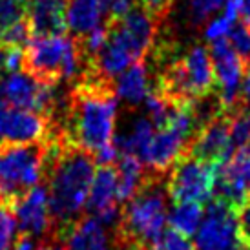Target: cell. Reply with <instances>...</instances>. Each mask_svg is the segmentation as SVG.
Listing matches in <instances>:
<instances>
[{"mask_svg": "<svg viewBox=\"0 0 250 250\" xmlns=\"http://www.w3.org/2000/svg\"><path fill=\"white\" fill-rule=\"evenodd\" d=\"M95 174V155L71 145L62 130L48 139L46 187L51 212V239L64 241L66 232L77 221L86 205L90 185Z\"/></svg>", "mask_w": 250, "mask_h": 250, "instance_id": "6da1fadb", "label": "cell"}, {"mask_svg": "<svg viewBox=\"0 0 250 250\" xmlns=\"http://www.w3.org/2000/svg\"><path fill=\"white\" fill-rule=\"evenodd\" d=\"M115 117V84L93 75H81L64 101V123L59 126L71 145L95 155L113 145Z\"/></svg>", "mask_w": 250, "mask_h": 250, "instance_id": "7a4b0ae2", "label": "cell"}, {"mask_svg": "<svg viewBox=\"0 0 250 250\" xmlns=\"http://www.w3.org/2000/svg\"><path fill=\"white\" fill-rule=\"evenodd\" d=\"M167 223V185L161 183V174L152 172L121 210L115 243L137 245L146 250L165 232Z\"/></svg>", "mask_w": 250, "mask_h": 250, "instance_id": "3957f363", "label": "cell"}, {"mask_svg": "<svg viewBox=\"0 0 250 250\" xmlns=\"http://www.w3.org/2000/svg\"><path fill=\"white\" fill-rule=\"evenodd\" d=\"M48 141L0 143V207L11 212L46 172Z\"/></svg>", "mask_w": 250, "mask_h": 250, "instance_id": "277c9868", "label": "cell"}, {"mask_svg": "<svg viewBox=\"0 0 250 250\" xmlns=\"http://www.w3.org/2000/svg\"><path fill=\"white\" fill-rule=\"evenodd\" d=\"M22 70L37 81L57 86L84 70V57L77 39L66 35L33 37L22 51Z\"/></svg>", "mask_w": 250, "mask_h": 250, "instance_id": "5b68a950", "label": "cell"}, {"mask_svg": "<svg viewBox=\"0 0 250 250\" xmlns=\"http://www.w3.org/2000/svg\"><path fill=\"white\" fill-rule=\"evenodd\" d=\"M214 88L215 73L208 48L194 46L163 68L155 91L172 101H203Z\"/></svg>", "mask_w": 250, "mask_h": 250, "instance_id": "8992f818", "label": "cell"}, {"mask_svg": "<svg viewBox=\"0 0 250 250\" xmlns=\"http://www.w3.org/2000/svg\"><path fill=\"white\" fill-rule=\"evenodd\" d=\"M217 165L183 153L172 167V174L167 183V194L172 201L207 203L214 194V181Z\"/></svg>", "mask_w": 250, "mask_h": 250, "instance_id": "52a82bcc", "label": "cell"}, {"mask_svg": "<svg viewBox=\"0 0 250 250\" xmlns=\"http://www.w3.org/2000/svg\"><path fill=\"white\" fill-rule=\"evenodd\" d=\"M197 250H243L237 234L236 208L230 203L214 197L205 210L195 232Z\"/></svg>", "mask_w": 250, "mask_h": 250, "instance_id": "ba28073f", "label": "cell"}, {"mask_svg": "<svg viewBox=\"0 0 250 250\" xmlns=\"http://www.w3.org/2000/svg\"><path fill=\"white\" fill-rule=\"evenodd\" d=\"M210 57L214 64L215 86H217V103L221 110L230 111L243 103L239 95V86L243 83L247 62L243 57L232 48L229 39H215L212 41Z\"/></svg>", "mask_w": 250, "mask_h": 250, "instance_id": "9c48e42d", "label": "cell"}, {"mask_svg": "<svg viewBox=\"0 0 250 250\" xmlns=\"http://www.w3.org/2000/svg\"><path fill=\"white\" fill-rule=\"evenodd\" d=\"M0 99L7 104L37 111L51 119L57 111L55 86L41 83L26 71H15L0 79Z\"/></svg>", "mask_w": 250, "mask_h": 250, "instance_id": "30bf717a", "label": "cell"}, {"mask_svg": "<svg viewBox=\"0 0 250 250\" xmlns=\"http://www.w3.org/2000/svg\"><path fill=\"white\" fill-rule=\"evenodd\" d=\"M55 123L48 115L7 104L0 99V137L9 143L48 141Z\"/></svg>", "mask_w": 250, "mask_h": 250, "instance_id": "8fae6325", "label": "cell"}, {"mask_svg": "<svg viewBox=\"0 0 250 250\" xmlns=\"http://www.w3.org/2000/svg\"><path fill=\"white\" fill-rule=\"evenodd\" d=\"M187 152L217 167L229 161L234 153L230 145V111L219 110L205 121L194 133Z\"/></svg>", "mask_w": 250, "mask_h": 250, "instance_id": "7c38bea8", "label": "cell"}, {"mask_svg": "<svg viewBox=\"0 0 250 250\" xmlns=\"http://www.w3.org/2000/svg\"><path fill=\"white\" fill-rule=\"evenodd\" d=\"M88 210L103 225H113L121 215L117 197V170L115 165H101L93 174L86 199Z\"/></svg>", "mask_w": 250, "mask_h": 250, "instance_id": "4fadbf2b", "label": "cell"}, {"mask_svg": "<svg viewBox=\"0 0 250 250\" xmlns=\"http://www.w3.org/2000/svg\"><path fill=\"white\" fill-rule=\"evenodd\" d=\"M21 234L41 237L51 234V212L46 185H37L11 208Z\"/></svg>", "mask_w": 250, "mask_h": 250, "instance_id": "5bb4252c", "label": "cell"}, {"mask_svg": "<svg viewBox=\"0 0 250 250\" xmlns=\"http://www.w3.org/2000/svg\"><path fill=\"white\" fill-rule=\"evenodd\" d=\"M68 0H28L26 22L33 37H53L66 33Z\"/></svg>", "mask_w": 250, "mask_h": 250, "instance_id": "9a60e30c", "label": "cell"}, {"mask_svg": "<svg viewBox=\"0 0 250 250\" xmlns=\"http://www.w3.org/2000/svg\"><path fill=\"white\" fill-rule=\"evenodd\" d=\"M108 22V0H68L66 28L73 39H83Z\"/></svg>", "mask_w": 250, "mask_h": 250, "instance_id": "2e32d148", "label": "cell"}, {"mask_svg": "<svg viewBox=\"0 0 250 250\" xmlns=\"http://www.w3.org/2000/svg\"><path fill=\"white\" fill-rule=\"evenodd\" d=\"M66 250H108V237L93 215L81 217L70 227L64 236Z\"/></svg>", "mask_w": 250, "mask_h": 250, "instance_id": "e0dca14e", "label": "cell"}, {"mask_svg": "<svg viewBox=\"0 0 250 250\" xmlns=\"http://www.w3.org/2000/svg\"><path fill=\"white\" fill-rule=\"evenodd\" d=\"M115 95L130 106H137L146 101V97L150 95V84L145 59L130 64L128 70L121 73L115 84Z\"/></svg>", "mask_w": 250, "mask_h": 250, "instance_id": "ac0fdd59", "label": "cell"}, {"mask_svg": "<svg viewBox=\"0 0 250 250\" xmlns=\"http://www.w3.org/2000/svg\"><path fill=\"white\" fill-rule=\"evenodd\" d=\"M119 155L121 157L115 165V170H117V197L121 203L128 201L135 195L146 175L143 172V161L137 155L132 153H119Z\"/></svg>", "mask_w": 250, "mask_h": 250, "instance_id": "d6986e66", "label": "cell"}, {"mask_svg": "<svg viewBox=\"0 0 250 250\" xmlns=\"http://www.w3.org/2000/svg\"><path fill=\"white\" fill-rule=\"evenodd\" d=\"M153 133H155V126L150 117H137L125 133L113 137V145L119 153H132L141 159V153L145 152Z\"/></svg>", "mask_w": 250, "mask_h": 250, "instance_id": "ffe728a7", "label": "cell"}, {"mask_svg": "<svg viewBox=\"0 0 250 250\" xmlns=\"http://www.w3.org/2000/svg\"><path fill=\"white\" fill-rule=\"evenodd\" d=\"M205 215L203 203L197 201H175L174 208L168 212V225L170 229L177 230L185 236H194Z\"/></svg>", "mask_w": 250, "mask_h": 250, "instance_id": "44dd1931", "label": "cell"}, {"mask_svg": "<svg viewBox=\"0 0 250 250\" xmlns=\"http://www.w3.org/2000/svg\"><path fill=\"white\" fill-rule=\"evenodd\" d=\"M230 145L234 152L250 145V106L245 103L230 110Z\"/></svg>", "mask_w": 250, "mask_h": 250, "instance_id": "7402d4cb", "label": "cell"}, {"mask_svg": "<svg viewBox=\"0 0 250 250\" xmlns=\"http://www.w3.org/2000/svg\"><path fill=\"white\" fill-rule=\"evenodd\" d=\"M237 15H239V0H229L227 2V7H225V15L215 19L208 28H207V33L205 37L208 41H215V39H221L230 31V28L234 26Z\"/></svg>", "mask_w": 250, "mask_h": 250, "instance_id": "603a6c76", "label": "cell"}, {"mask_svg": "<svg viewBox=\"0 0 250 250\" xmlns=\"http://www.w3.org/2000/svg\"><path fill=\"white\" fill-rule=\"evenodd\" d=\"M146 250H197L195 243L188 236L181 234L174 229H165L155 241Z\"/></svg>", "mask_w": 250, "mask_h": 250, "instance_id": "cb8c5ba5", "label": "cell"}, {"mask_svg": "<svg viewBox=\"0 0 250 250\" xmlns=\"http://www.w3.org/2000/svg\"><path fill=\"white\" fill-rule=\"evenodd\" d=\"M28 2L22 0H0V31L13 26L17 22L26 21Z\"/></svg>", "mask_w": 250, "mask_h": 250, "instance_id": "d4e9b609", "label": "cell"}, {"mask_svg": "<svg viewBox=\"0 0 250 250\" xmlns=\"http://www.w3.org/2000/svg\"><path fill=\"white\" fill-rule=\"evenodd\" d=\"M22 66V48L0 42V79L15 73Z\"/></svg>", "mask_w": 250, "mask_h": 250, "instance_id": "484cf974", "label": "cell"}, {"mask_svg": "<svg viewBox=\"0 0 250 250\" xmlns=\"http://www.w3.org/2000/svg\"><path fill=\"white\" fill-rule=\"evenodd\" d=\"M229 42L232 44V48L243 57L245 61H249L250 59V26L249 24L241 22V24H237V26H232L229 31Z\"/></svg>", "mask_w": 250, "mask_h": 250, "instance_id": "4316f807", "label": "cell"}, {"mask_svg": "<svg viewBox=\"0 0 250 250\" xmlns=\"http://www.w3.org/2000/svg\"><path fill=\"white\" fill-rule=\"evenodd\" d=\"M29 37H31V31H29L28 22L26 21L17 22L13 26H9V28L0 31V42L11 44V46H19V48L26 46V42L29 41Z\"/></svg>", "mask_w": 250, "mask_h": 250, "instance_id": "83f0119b", "label": "cell"}, {"mask_svg": "<svg viewBox=\"0 0 250 250\" xmlns=\"http://www.w3.org/2000/svg\"><path fill=\"white\" fill-rule=\"evenodd\" d=\"M15 229H17V221L13 214L7 208L0 207V250H11L15 243Z\"/></svg>", "mask_w": 250, "mask_h": 250, "instance_id": "f1b7e54d", "label": "cell"}, {"mask_svg": "<svg viewBox=\"0 0 250 250\" xmlns=\"http://www.w3.org/2000/svg\"><path fill=\"white\" fill-rule=\"evenodd\" d=\"M225 0H190V15L195 24L203 22L207 17L217 11Z\"/></svg>", "mask_w": 250, "mask_h": 250, "instance_id": "f546056e", "label": "cell"}, {"mask_svg": "<svg viewBox=\"0 0 250 250\" xmlns=\"http://www.w3.org/2000/svg\"><path fill=\"white\" fill-rule=\"evenodd\" d=\"M236 217L239 241L243 245V249H247V247H250V199H247L241 207H237Z\"/></svg>", "mask_w": 250, "mask_h": 250, "instance_id": "4dcf8cb0", "label": "cell"}, {"mask_svg": "<svg viewBox=\"0 0 250 250\" xmlns=\"http://www.w3.org/2000/svg\"><path fill=\"white\" fill-rule=\"evenodd\" d=\"M135 4L153 15L155 19L163 21V17H167L168 11L174 6V0H135Z\"/></svg>", "mask_w": 250, "mask_h": 250, "instance_id": "1f68e13d", "label": "cell"}, {"mask_svg": "<svg viewBox=\"0 0 250 250\" xmlns=\"http://www.w3.org/2000/svg\"><path fill=\"white\" fill-rule=\"evenodd\" d=\"M133 6L135 0H108V22L125 17Z\"/></svg>", "mask_w": 250, "mask_h": 250, "instance_id": "d6a6232c", "label": "cell"}, {"mask_svg": "<svg viewBox=\"0 0 250 250\" xmlns=\"http://www.w3.org/2000/svg\"><path fill=\"white\" fill-rule=\"evenodd\" d=\"M239 15L245 24L250 26V0H239Z\"/></svg>", "mask_w": 250, "mask_h": 250, "instance_id": "836d02e7", "label": "cell"}, {"mask_svg": "<svg viewBox=\"0 0 250 250\" xmlns=\"http://www.w3.org/2000/svg\"><path fill=\"white\" fill-rule=\"evenodd\" d=\"M39 250H66V249L61 245V241H53V239H51V243L41 245V247H39Z\"/></svg>", "mask_w": 250, "mask_h": 250, "instance_id": "e575fe53", "label": "cell"}, {"mask_svg": "<svg viewBox=\"0 0 250 250\" xmlns=\"http://www.w3.org/2000/svg\"><path fill=\"white\" fill-rule=\"evenodd\" d=\"M119 245V250H145L137 247V245H128V243H117Z\"/></svg>", "mask_w": 250, "mask_h": 250, "instance_id": "d590c367", "label": "cell"}, {"mask_svg": "<svg viewBox=\"0 0 250 250\" xmlns=\"http://www.w3.org/2000/svg\"><path fill=\"white\" fill-rule=\"evenodd\" d=\"M243 250H250V247H247V249H243Z\"/></svg>", "mask_w": 250, "mask_h": 250, "instance_id": "8d00e7d4", "label": "cell"}, {"mask_svg": "<svg viewBox=\"0 0 250 250\" xmlns=\"http://www.w3.org/2000/svg\"><path fill=\"white\" fill-rule=\"evenodd\" d=\"M22 2H28V0H22Z\"/></svg>", "mask_w": 250, "mask_h": 250, "instance_id": "74e56055", "label": "cell"}]
</instances>
